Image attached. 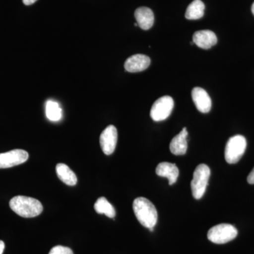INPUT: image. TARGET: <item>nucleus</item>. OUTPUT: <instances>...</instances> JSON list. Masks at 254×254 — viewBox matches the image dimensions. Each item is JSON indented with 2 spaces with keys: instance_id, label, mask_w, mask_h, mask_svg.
Segmentation results:
<instances>
[{
  "instance_id": "obj_1",
  "label": "nucleus",
  "mask_w": 254,
  "mask_h": 254,
  "mask_svg": "<svg viewBox=\"0 0 254 254\" xmlns=\"http://www.w3.org/2000/svg\"><path fill=\"white\" fill-rule=\"evenodd\" d=\"M11 210L23 218H34L41 215L43 206L39 200L31 197L17 195L9 202Z\"/></svg>"
},
{
  "instance_id": "obj_2",
  "label": "nucleus",
  "mask_w": 254,
  "mask_h": 254,
  "mask_svg": "<svg viewBox=\"0 0 254 254\" xmlns=\"http://www.w3.org/2000/svg\"><path fill=\"white\" fill-rule=\"evenodd\" d=\"M133 210L138 222L146 228H153L158 221V212L155 205L144 197L133 200Z\"/></svg>"
},
{
  "instance_id": "obj_3",
  "label": "nucleus",
  "mask_w": 254,
  "mask_h": 254,
  "mask_svg": "<svg viewBox=\"0 0 254 254\" xmlns=\"http://www.w3.org/2000/svg\"><path fill=\"white\" fill-rule=\"evenodd\" d=\"M210 175V168L205 164H200L195 168L193 179L190 183L192 194L195 199H200L204 195L208 186Z\"/></svg>"
},
{
  "instance_id": "obj_4",
  "label": "nucleus",
  "mask_w": 254,
  "mask_h": 254,
  "mask_svg": "<svg viewBox=\"0 0 254 254\" xmlns=\"http://www.w3.org/2000/svg\"><path fill=\"white\" fill-rule=\"evenodd\" d=\"M247 148V140L242 135L231 137L227 141L225 150V158L227 163L235 164L240 161L245 154Z\"/></svg>"
},
{
  "instance_id": "obj_5",
  "label": "nucleus",
  "mask_w": 254,
  "mask_h": 254,
  "mask_svg": "<svg viewBox=\"0 0 254 254\" xmlns=\"http://www.w3.org/2000/svg\"><path fill=\"white\" fill-rule=\"evenodd\" d=\"M238 231L233 225L230 224H220L209 230L208 239L213 243L222 245L235 240Z\"/></svg>"
},
{
  "instance_id": "obj_6",
  "label": "nucleus",
  "mask_w": 254,
  "mask_h": 254,
  "mask_svg": "<svg viewBox=\"0 0 254 254\" xmlns=\"http://www.w3.org/2000/svg\"><path fill=\"white\" fill-rule=\"evenodd\" d=\"M174 100L168 95L161 97L155 102L150 110V117L155 122L166 120L171 115L174 108Z\"/></svg>"
},
{
  "instance_id": "obj_7",
  "label": "nucleus",
  "mask_w": 254,
  "mask_h": 254,
  "mask_svg": "<svg viewBox=\"0 0 254 254\" xmlns=\"http://www.w3.org/2000/svg\"><path fill=\"white\" fill-rule=\"evenodd\" d=\"M28 153L22 149H14L0 153V169L12 168L27 161Z\"/></svg>"
},
{
  "instance_id": "obj_8",
  "label": "nucleus",
  "mask_w": 254,
  "mask_h": 254,
  "mask_svg": "<svg viewBox=\"0 0 254 254\" xmlns=\"http://www.w3.org/2000/svg\"><path fill=\"white\" fill-rule=\"evenodd\" d=\"M118 130L113 125H110L100 136V144L105 155L113 154L118 143Z\"/></svg>"
},
{
  "instance_id": "obj_9",
  "label": "nucleus",
  "mask_w": 254,
  "mask_h": 254,
  "mask_svg": "<svg viewBox=\"0 0 254 254\" xmlns=\"http://www.w3.org/2000/svg\"><path fill=\"white\" fill-rule=\"evenodd\" d=\"M192 99L195 108L202 113H208L211 110L212 102L208 93L203 88L195 87L192 90Z\"/></svg>"
},
{
  "instance_id": "obj_10",
  "label": "nucleus",
  "mask_w": 254,
  "mask_h": 254,
  "mask_svg": "<svg viewBox=\"0 0 254 254\" xmlns=\"http://www.w3.org/2000/svg\"><path fill=\"white\" fill-rule=\"evenodd\" d=\"M150 64V59L144 55H134L128 58L125 63L128 72L136 73L147 69Z\"/></svg>"
},
{
  "instance_id": "obj_11",
  "label": "nucleus",
  "mask_w": 254,
  "mask_h": 254,
  "mask_svg": "<svg viewBox=\"0 0 254 254\" xmlns=\"http://www.w3.org/2000/svg\"><path fill=\"white\" fill-rule=\"evenodd\" d=\"M193 42L198 48L208 50L216 45L218 42L216 35L209 30L195 32Z\"/></svg>"
},
{
  "instance_id": "obj_12",
  "label": "nucleus",
  "mask_w": 254,
  "mask_h": 254,
  "mask_svg": "<svg viewBox=\"0 0 254 254\" xmlns=\"http://www.w3.org/2000/svg\"><path fill=\"white\" fill-rule=\"evenodd\" d=\"M155 172L158 176L166 177L170 185H173L176 183L179 174H180L177 165L175 164L168 163V162L158 164Z\"/></svg>"
},
{
  "instance_id": "obj_13",
  "label": "nucleus",
  "mask_w": 254,
  "mask_h": 254,
  "mask_svg": "<svg viewBox=\"0 0 254 254\" xmlns=\"http://www.w3.org/2000/svg\"><path fill=\"white\" fill-rule=\"evenodd\" d=\"M135 18L138 23V26L141 29L149 30L154 23V14L153 11L148 7L142 6L138 8L135 11Z\"/></svg>"
},
{
  "instance_id": "obj_14",
  "label": "nucleus",
  "mask_w": 254,
  "mask_h": 254,
  "mask_svg": "<svg viewBox=\"0 0 254 254\" xmlns=\"http://www.w3.org/2000/svg\"><path fill=\"white\" fill-rule=\"evenodd\" d=\"M187 136H188V131L186 127H185L179 134L174 137L170 144V151L173 154L182 155L187 153Z\"/></svg>"
},
{
  "instance_id": "obj_15",
  "label": "nucleus",
  "mask_w": 254,
  "mask_h": 254,
  "mask_svg": "<svg viewBox=\"0 0 254 254\" xmlns=\"http://www.w3.org/2000/svg\"><path fill=\"white\" fill-rule=\"evenodd\" d=\"M56 173L60 180L68 186H75L77 183L76 175L66 164H58Z\"/></svg>"
},
{
  "instance_id": "obj_16",
  "label": "nucleus",
  "mask_w": 254,
  "mask_h": 254,
  "mask_svg": "<svg viewBox=\"0 0 254 254\" xmlns=\"http://www.w3.org/2000/svg\"><path fill=\"white\" fill-rule=\"evenodd\" d=\"M205 5L201 0H194L187 7L185 17L189 20L200 19L204 15Z\"/></svg>"
},
{
  "instance_id": "obj_17",
  "label": "nucleus",
  "mask_w": 254,
  "mask_h": 254,
  "mask_svg": "<svg viewBox=\"0 0 254 254\" xmlns=\"http://www.w3.org/2000/svg\"><path fill=\"white\" fill-rule=\"evenodd\" d=\"M95 211L98 214H105L110 218H114L116 215L115 208L111 203L105 197H100L95 202L94 205Z\"/></svg>"
},
{
  "instance_id": "obj_18",
  "label": "nucleus",
  "mask_w": 254,
  "mask_h": 254,
  "mask_svg": "<svg viewBox=\"0 0 254 254\" xmlns=\"http://www.w3.org/2000/svg\"><path fill=\"white\" fill-rule=\"evenodd\" d=\"M46 116L50 121H59L62 118V109L57 102L48 100L46 103Z\"/></svg>"
},
{
  "instance_id": "obj_19",
  "label": "nucleus",
  "mask_w": 254,
  "mask_h": 254,
  "mask_svg": "<svg viewBox=\"0 0 254 254\" xmlns=\"http://www.w3.org/2000/svg\"><path fill=\"white\" fill-rule=\"evenodd\" d=\"M49 254H73V253L72 250L68 247L56 246L50 250Z\"/></svg>"
},
{
  "instance_id": "obj_20",
  "label": "nucleus",
  "mask_w": 254,
  "mask_h": 254,
  "mask_svg": "<svg viewBox=\"0 0 254 254\" xmlns=\"http://www.w3.org/2000/svg\"><path fill=\"white\" fill-rule=\"evenodd\" d=\"M247 182L250 185H254V168L252 171L251 172L250 175H249L248 177H247Z\"/></svg>"
},
{
  "instance_id": "obj_21",
  "label": "nucleus",
  "mask_w": 254,
  "mask_h": 254,
  "mask_svg": "<svg viewBox=\"0 0 254 254\" xmlns=\"http://www.w3.org/2000/svg\"><path fill=\"white\" fill-rule=\"evenodd\" d=\"M36 1H38V0H23V2L25 5L28 6V5L34 4Z\"/></svg>"
},
{
  "instance_id": "obj_22",
  "label": "nucleus",
  "mask_w": 254,
  "mask_h": 254,
  "mask_svg": "<svg viewBox=\"0 0 254 254\" xmlns=\"http://www.w3.org/2000/svg\"><path fill=\"white\" fill-rule=\"evenodd\" d=\"M5 245L3 241L0 240V254H2L4 252Z\"/></svg>"
},
{
  "instance_id": "obj_23",
  "label": "nucleus",
  "mask_w": 254,
  "mask_h": 254,
  "mask_svg": "<svg viewBox=\"0 0 254 254\" xmlns=\"http://www.w3.org/2000/svg\"><path fill=\"white\" fill-rule=\"evenodd\" d=\"M252 13H253V14L254 15V2L253 3V4H252Z\"/></svg>"
}]
</instances>
